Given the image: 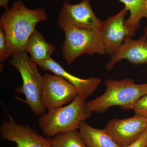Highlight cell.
I'll use <instances>...</instances> for the list:
<instances>
[{
	"mask_svg": "<svg viewBox=\"0 0 147 147\" xmlns=\"http://www.w3.org/2000/svg\"><path fill=\"white\" fill-rule=\"evenodd\" d=\"M47 19L45 9H30L21 0L15 1L10 8L6 9L0 18V27L5 33L11 56L25 52L27 41L37 24Z\"/></svg>",
	"mask_w": 147,
	"mask_h": 147,
	"instance_id": "1",
	"label": "cell"
},
{
	"mask_svg": "<svg viewBox=\"0 0 147 147\" xmlns=\"http://www.w3.org/2000/svg\"><path fill=\"white\" fill-rule=\"evenodd\" d=\"M105 84L106 90L103 94L86 102V107L90 112L105 113L115 106L124 110H134L138 100L147 95V83L136 84L130 78L119 81L109 79Z\"/></svg>",
	"mask_w": 147,
	"mask_h": 147,
	"instance_id": "2",
	"label": "cell"
},
{
	"mask_svg": "<svg viewBox=\"0 0 147 147\" xmlns=\"http://www.w3.org/2000/svg\"><path fill=\"white\" fill-rule=\"evenodd\" d=\"M86 100L78 94L69 104L40 116L38 125L43 134L50 138L59 133L79 130L81 123L92 115L87 109Z\"/></svg>",
	"mask_w": 147,
	"mask_h": 147,
	"instance_id": "3",
	"label": "cell"
},
{
	"mask_svg": "<svg viewBox=\"0 0 147 147\" xmlns=\"http://www.w3.org/2000/svg\"><path fill=\"white\" fill-rule=\"evenodd\" d=\"M9 63L19 71L23 79V85L16 89V92L25 95L24 102L30 106L35 115H41L46 110L40 98L43 76L38 71V65L26 52L13 55Z\"/></svg>",
	"mask_w": 147,
	"mask_h": 147,
	"instance_id": "4",
	"label": "cell"
},
{
	"mask_svg": "<svg viewBox=\"0 0 147 147\" xmlns=\"http://www.w3.org/2000/svg\"><path fill=\"white\" fill-rule=\"evenodd\" d=\"M65 39L62 45L64 59L69 65L84 55L106 54L101 31L88 28H70L64 31Z\"/></svg>",
	"mask_w": 147,
	"mask_h": 147,
	"instance_id": "5",
	"label": "cell"
},
{
	"mask_svg": "<svg viewBox=\"0 0 147 147\" xmlns=\"http://www.w3.org/2000/svg\"><path fill=\"white\" fill-rule=\"evenodd\" d=\"M96 17L90 0H82L76 4L64 2L58 15L57 24L64 31L70 28H88L101 30L104 24Z\"/></svg>",
	"mask_w": 147,
	"mask_h": 147,
	"instance_id": "6",
	"label": "cell"
},
{
	"mask_svg": "<svg viewBox=\"0 0 147 147\" xmlns=\"http://www.w3.org/2000/svg\"><path fill=\"white\" fill-rule=\"evenodd\" d=\"M41 92V102L45 110H53L69 104L78 93L72 84L63 77L45 73Z\"/></svg>",
	"mask_w": 147,
	"mask_h": 147,
	"instance_id": "7",
	"label": "cell"
},
{
	"mask_svg": "<svg viewBox=\"0 0 147 147\" xmlns=\"http://www.w3.org/2000/svg\"><path fill=\"white\" fill-rule=\"evenodd\" d=\"M147 128V118L135 114L133 117L109 121L105 131L121 147H127L137 141Z\"/></svg>",
	"mask_w": 147,
	"mask_h": 147,
	"instance_id": "8",
	"label": "cell"
},
{
	"mask_svg": "<svg viewBox=\"0 0 147 147\" xmlns=\"http://www.w3.org/2000/svg\"><path fill=\"white\" fill-rule=\"evenodd\" d=\"M0 134L3 140L14 142L16 147H52L50 138L42 137L29 125L16 123L11 117L3 122Z\"/></svg>",
	"mask_w": 147,
	"mask_h": 147,
	"instance_id": "9",
	"label": "cell"
},
{
	"mask_svg": "<svg viewBox=\"0 0 147 147\" xmlns=\"http://www.w3.org/2000/svg\"><path fill=\"white\" fill-rule=\"evenodd\" d=\"M128 11L124 7L118 13L104 21L100 31L106 54L110 56L119 50L126 38H131L136 34L125 24V17Z\"/></svg>",
	"mask_w": 147,
	"mask_h": 147,
	"instance_id": "10",
	"label": "cell"
},
{
	"mask_svg": "<svg viewBox=\"0 0 147 147\" xmlns=\"http://www.w3.org/2000/svg\"><path fill=\"white\" fill-rule=\"evenodd\" d=\"M126 59L135 65L147 63V36L144 35L139 39L127 37L123 43L105 65L108 71L113 70L116 64Z\"/></svg>",
	"mask_w": 147,
	"mask_h": 147,
	"instance_id": "11",
	"label": "cell"
},
{
	"mask_svg": "<svg viewBox=\"0 0 147 147\" xmlns=\"http://www.w3.org/2000/svg\"><path fill=\"white\" fill-rule=\"evenodd\" d=\"M38 66L42 69L51 71L63 77L73 85L78 95L84 96L86 99L96 90L101 82V79L97 77L82 79L76 77L66 71L52 58L38 64Z\"/></svg>",
	"mask_w": 147,
	"mask_h": 147,
	"instance_id": "12",
	"label": "cell"
},
{
	"mask_svg": "<svg viewBox=\"0 0 147 147\" xmlns=\"http://www.w3.org/2000/svg\"><path fill=\"white\" fill-rule=\"evenodd\" d=\"M55 50V45L47 42L42 34L36 30L29 38L25 47V52L38 65L51 58Z\"/></svg>",
	"mask_w": 147,
	"mask_h": 147,
	"instance_id": "13",
	"label": "cell"
},
{
	"mask_svg": "<svg viewBox=\"0 0 147 147\" xmlns=\"http://www.w3.org/2000/svg\"><path fill=\"white\" fill-rule=\"evenodd\" d=\"M79 131L87 147H121L104 129L95 128L85 121L80 124Z\"/></svg>",
	"mask_w": 147,
	"mask_h": 147,
	"instance_id": "14",
	"label": "cell"
},
{
	"mask_svg": "<svg viewBox=\"0 0 147 147\" xmlns=\"http://www.w3.org/2000/svg\"><path fill=\"white\" fill-rule=\"evenodd\" d=\"M119 1L123 3L124 7L130 13L129 17L125 21L126 26L136 33L141 26V19L145 18L147 20V0ZM144 35L147 36V25L144 30Z\"/></svg>",
	"mask_w": 147,
	"mask_h": 147,
	"instance_id": "15",
	"label": "cell"
},
{
	"mask_svg": "<svg viewBox=\"0 0 147 147\" xmlns=\"http://www.w3.org/2000/svg\"><path fill=\"white\" fill-rule=\"evenodd\" d=\"M50 138L52 147H87L78 130L59 133Z\"/></svg>",
	"mask_w": 147,
	"mask_h": 147,
	"instance_id": "16",
	"label": "cell"
},
{
	"mask_svg": "<svg viewBox=\"0 0 147 147\" xmlns=\"http://www.w3.org/2000/svg\"><path fill=\"white\" fill-rule=\"evenodd\" d=\"M11 55L7 46L5 33L2 29H0V62H4Z\"/></svg>",
	"mask_w": 147,
	"mask_h": 147,
	"instance_id": "17",
	"label": "cell"
},
{
	"mask_svg": "<svg viewBox=\"0 0 147 147\" xmlns=\"http://www.w3.org/2000/svg\"><path fill=\"white\" fill-rule=\"evenodd\" d=\"M133 110L135 114L147 118V95L138 100Z\"/></svg>",
	"mask_w": 147,
	"mask_h": 147,
	"instance_id": "18",
	"label": "cell"
},
{
	"mask_svg": "<svg viewBox=\"0 0 147 147\" xmlns=\"http://www.w3.org/2000/svg\"><path fill=\"white\" fill-rule=\"evenodd\" d=\"M147 146V128L139 139L127 147H146Z\"/></svg>",
	"mask_w": 147,
	"mask_h": 147,
	"instance_id": "19",
	"label": "cell"
},
{
	"mask_svg": "<svg viewBox=\"0 0 147 147\" xmlns=\"http://www.w3.org/2000/svg\"><path fill=\"white\" fill-rule=\"evenodd\" d=\"M9 0H0V7L5 9L9 8L8 5Z\"/></svg>",
	"mask_w": 147,
	"mask_h": 147,
	"instance_id": "20",
	"label": "cell"
},
{
	"mask_svg": "<svg viewBox=\"0 0 147 147\" xmlns=\"http://www.w3.org/2000/svg\"><path fill=\"white\" fill-rule=\"evenodd\" d=\"M52 1H61V0H52Z\"/></svg>",
	"mask_w": 147,
	"mask_h": 147,
	"instance_id": "21",
	"label": "cell"
},
{
	"mask_svg": "<svg viewBox=\"0 0 147 147\" xmlns=\"http://www.w3.org/2000/svg\"><path fill=\"white\" fill-rule=\"evenodd\" d=\"M146 147H147V146H146Z\"/></svg>",
	"mask_w": 147,
	"mask_h": 147,
	"instance_id": "22",
	"label": "cell"
}]
</instances>
